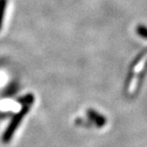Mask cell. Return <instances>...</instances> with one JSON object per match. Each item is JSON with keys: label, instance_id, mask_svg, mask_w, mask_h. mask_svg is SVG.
<instances>
[{"label": "cell", "instance_id": "6da1fadb", "mask_svg": "<svg viewBox=\"0 0 147 147\" xmlns=\"http://www.w3.org/2000/svg\"><path fill=\"white\" fill-rule=\"evenodd\" d=\"M31 106H23L22 110H20L17 114H15L13 118L12 119L11 122L9 123V125L7 126L6 129L5 130L3 136H2V142L4 144H8L10 141H11L12 138L14 135V132L17 130V129L19 128L20 124L22 123L23 118L26 116V114L28 113L29 109H30Z\"/></svg>", "mask_w": 147, "mask_h": 147}, {"label": "cell", "instance_id": "7a4b0ae2", "mask_svg": "<svg viewBox=\"0 0 147 147\" xmlns=\"http://www.w3.org/2000/svg\"><path fill=\"white\" fill-rule=\"evenodd\" d=\"M7 4H8V0H0V30L3 28Z\"/></svg>", "mask_w": 147, "mask_h": 147}, {"label": "cell", "instance_id": "3957f363", "mask_svg": "<svg viewBox=\"0 0 147 147\" xmlns=\"http://www.w3.org/2000/svg\"><path fill=\"white\" fill-rule=\"evenodd\" d=\"M19 102L22 103V106H31L32 103L34 102V96L32 94H28V95L22 98H20Z\"/></svg>", "mask_w": 147, "mask_h": 147}, {"label": "cell", "instance_id": "277c9868", "mask_svg": "<svg viewBox=\"0 0 147 147\" xmlns=\"http://www.w3.org/2000/svg\"><path fill=\"white\" fill-rule=\"evenodd\" d=\"M89 116L93 120L95 121L96 123L98 125H102L105 122V119L101 116V115L98 114L97 112H94V111H89Z\"/></svg>", "mask_w": 147, "mask_h": 147}, {"label": "cell", "instance_id": "5b68a950", "mask_svg": "<svg viewBox=\"0 0 147 147\" xmlns=\"http://www.w3.org/2000/svg\"><path fill=\"white\" fill-rule=\"evenodd\" d=\"M136 33L138 34V36H140L143 38L147 39V27L144 26V25H138L136 28Z\"/></svg>", "mask_w": 147, "mask_h": 147}]
</instances>
